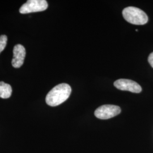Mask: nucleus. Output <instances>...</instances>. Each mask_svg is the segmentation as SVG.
Returning <instances> with one entry per match:
<instances>
[{
    "mask_svg": "<svg viewBox=\"0 0 153 153\" xmlns=\"http://www.w3.org/2000/svg\"><path fill=\"white\" fill-rule=\"evenodd\" d=\"M71 92V87L68 84H59L48 93L45 98L46 103L51 107L57 106L69 98Z\"/></svg>",
    "mask_w": 153,
    "mask_h": 153,
    "instance_id": "obj_1",
    "label": "nucleus"
},
{
    "mask_svg": "<svg viewBox=\"0 0 153 153\" xmlns=\"http://www.w3.org/2000/svg\"><path fill=\"white\" fill-rule=\"evenodd\" d=\"M123 16L126 21L136 25H143L148 21V16L141 9L136 7L129 6L123 11Z\"/></svg>",
    "mask_w": 153,
    "mask_h": 153,
    "instance_id": "obj_2",
    "label": "nucleus"
},
{
    "mask_svg": "<svg viewBox=\"0 0 153 153\" xmlns=\"http://www.w3.org/2000/svg\"><path fill=\"white\" fill-rule=\"evenodd\" d=\"M121 108L120 107L115 105L107 104L98 107L95 111V116L100 119L106 120L114 117L120 114Z\"/></svg>",
    "mask_w": 153,
    "mask_h": 153,
    "instance_id": "obj_3",
    "label": "nucleus"
},
{
    "mask_svg": "<svg viewBox=\"0 0 153 153\" xmlns=\"http://www.w3.org/2000/svg\"><path fill=\"white\" fill-rule=\"evenodd\" d=\"M48 7V3L45 0H28L21 7V14H28L34 12L44 11Z\"/></svg>",
    "mask_w": 153,
    "mask_h": 153,
    "instance_id": "obj_4",
    "label": "nucleus"
},
{
    "mask_svg": "<svg viewBox=\"0 0 153 153\" xmlns=\"http://www.w3.org/2000/svg\"><path fill=\"white\" fill-rule=\"evenodd\" d=\"M114 85L117 89L120 90L134 93H140L142 91V88L140 85L131 79H119L116 81Z\"/></svg>",
    "mask_w": 153,
    "mask_h": 153,
    "instance_id": "obj_5",
    "label": "nucleus"
},
{
    "mask_svg": "<svg viewBox=\"0 0 153 153\" xmlns=\"http://www.w3.org/2000/svg\"><path fill=\"white\" fill-rule=\"evenodd\" d=\"M26 56V50L21 44H17L13 49V59L11 61L14 68H19L23 64Z\"/></svg>",
    "mask_w": 153,
    "mask_h": 153,
    "instance_id": "obj_6",
    "label": "nucleus"
},
{
    "mask_svg": "<svg viewBox=\"0 0 153 153\" xmlns=\"http://www.w3.org/2000/svg\"><path fill=\"white\" fill-rule=\"evenodd\" d=\"M12 93L11 86L5 82H0V98L7 99L10 97Z\"/></svg>",
    "mask_w": 153,
    "mask_h": 153,
    "instance_id": "obj_7",
    "label": "nucleus"
},
{
    "mask_svg": "<svg viewBox=\"0 0 153 153\" xmlns=\"http://www.w3.org/2000/svg\"><path fill=\"white\" fill-rule=\"evenodd\" d=\"M7 38L6 35L0 36V53L1 52L5 49L6 43H7Z\"/></svg>",
    "mask_w": 153,
    "mask_h": 153,
    "instance_id": "obj_8",
    "label": "nucleus"
},
{
    "mask_svg": "<svg viewBox=\"0 0 153 153\" xmlns=\"http://www.w3.org/2000/svg\"><path fill=\"white\" fill-rule=\"evenodd\" d=\"M148 61H149L150 65L153 68V52L150 53L149 55V56L148 57Z\"/></svg>",
    "mask_w": 153,
    "mask_h": 153,
    "instance_id": "obj_9",
    "label": "nucleus"
}]
</instances>
